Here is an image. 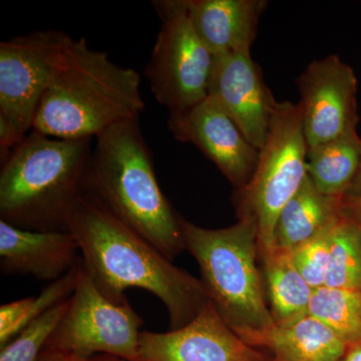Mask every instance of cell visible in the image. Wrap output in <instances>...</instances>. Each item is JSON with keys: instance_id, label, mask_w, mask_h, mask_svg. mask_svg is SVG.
<instances>
[{"instance_id": "1", "label": "cell", "mask_w": 361, "mask_h": 361, "mask_svg": "<svg viewBox=\"0 0 361 361\" xmlns=\"http://www.w3.org/2000/svg\"><path fill=\"white\" fill-rule=\"evenodd\" d=\"M68 230L77 241L90 279L111 302L128 300V289L148 291L167 308L170 330L184 327L210 302L201 279L173 264L90 195L78 201Z\"/></svg>"}, {"instance_id": "2", "label": "cell", "mask_w": 361, "mask_h": 361, "mask_svg": "<svg viewBox=\"0 0 361 361\" xmlns=\"http://www.w3.org/2000/svg\"><path fill=\"white\" fill-rule=\"evenodd\" d=\"M85 193L170 260L186 250L180 215L161 192L140 118L113 126L94 139Z\"/></svg>"}, {"instance_id": "3", "label": "cell", "mask_w": 361, "mask_h": 361, "mask_svg": "<svg viewBox=\"0 0 361 361\" xmlns=\"http://www.w3.org/2000/svg\"><path fill=\"white\" fill-rule=\"evenodd\" d=\"M141 77L116 65L84 37L71 40L47 87L33 132L56 139L94 140L118 123L140 118Z\"/></svg>"}, {"instance_id": "4", "label": "cell", "mask_w": 361, "mask_h": 361, "mask_svg": "<svg viewBox=\"0 0 361 361\" xmlns=\"http://www.w3.org/2000/svg\"><path fill=\"white\" fill-rule=\"evenodd\" d=\"M92 139L65 140L30 132L1 161L0 218L21 229L68 231L85 194Z\"/></svg>"}, {"instance_id": "5", "label": "cell", "mask_w": 361, "mask_h": 361, "mask_svg": "<svg viewBox=\"0 0 361 361\" xmlns=\"http://www.w3.org/2000/svg\"><path fill=\"white\" fill-rule=\"evenodd\" d=\"M186 250L201 271V281L218 312L238 334L274 326L259 267L257 230L238 220L222 229H208L180 216Z\"/></svg>"}, {"instance_id": "6", "label": "cell", "mask_w": 361, "mask_h": 361, "mask_svg": "<svg viewBox=\"0 0 361 361\" xmlns=\"http://www.w3.org/2000/svg\"><path fill=\"white\" fill-rule=\"evenodd\" d=\"M307 149L300 106L279 102L254 174L233 196L238 220L257 230L259 252L274 247L278 216L307 176Z\"/></svg>"}, {"instance_id": "7", "label": "cell", "mask_w": 361, "mask_h": 361, "mask_svg": "<svg viewBox=\"0 0 361 361\" xmlns=\"http://www.w3.org/2000/svg\"><path fill=\"white\" fill-rule=\"evenodd\" d=\"M73 37L39 30L0 44V149L1 161L32 130L47 87Z\"/></svg>"}, {"instance_id": "8", "label": "cell", "mask_w": 361, "mask_h": 361, "mask_svg": "<svg viewBox=\"0 0 361 361\" xmlns=\"http://www.w3.org/2000/svg\"><path fill=\"white\" fill-rule=\"evenodd\" d=\"M153 6L161 27L145 75L169 113L186 110L208 97L214 56L195 32L186 0H159Z\"/></svg>"}, {"instance_id": "9", "label": "cell", "mask_w": 361, "mask_h": 361, "mask_svg": "<svg viewBox=\"0 0 361 361\" xmlns=\"http://www.w3.org/2000/svg\"><path fill=\"white\" fill-rule=\"evenodd\" d=\"M142 325L129 301L114 303L99 291L80 257L77 286L68 310L44 349L137 361Z\"/></svg>"}, {"instance_id": "10", "label": "cell", "mask_w": 361, "mask_h": 361, "mask_svg": "<svg viewBox=\"0 0 361 361\" xmlns=\"http://www.w3.org/2000/svg\"><path fill=\"white\" fill-rule=\"evenodd\" d=\"M296 82L308 148L357 133V80L337 54L313 61Z\"/></svg>"}, {"instance_id": "11", "label": "cell", "mask_w": 361, "mask_h": 361, "mask_svg": "<svg viewBox=\"0 0 361 361\" xmlns=\"http://www.w3.org/2000/svg\"><path fill=\"white\" fill-rule=\"evenodd\" d=\"M168 128L176 140L200 149L235 190L251 180L259 151L210 97L186 110L169 113Z\"/></svg>"}, {"instance_id": "12", "label": "cell", "mask_w": 361, "mask_h": 361, "mask_svg": "<svg viewBox=\"0 0 361 361\" xmlns=\"http://www.w3.org/2000/svg\"><path fill=\"white\" fill-rule=\"evenodd\" d=\"M208 97L232 118L247 141L260 151L279 102L266 85L262 71L250 52L214 56Z\"/></svg>"}, {"instance_id": "13", "label": "cell", "mask_w": 361, "mask_h": 361, "mask_svg": "<svg viewBox=\"0 0 361 361\" xmlns=\"http://www.w3.org/2000/svg\"><path fill=\"white\" fill-rule=\"evenodd\" d=\"M221 317L210 301L191 322L168 332L142 331L137 361H267Z\"/></svg>"}, {"instance_id": "14", "label": "cell", "mask_w": 361, "mask_h": 361, "mask_svg": "<svg viewBox=\"0 0 361 361\" xmlns=\"http://www.w3.org/2000/svg\"><path fill=\"white\" fill-rule=\"evenodd\" d=\"M70 231L21 229L0 220V267L6 275H30L56 281L77 264L80 255Z\"/></svg>"}, {"instance_id": "15", "label": "cell", "mask_w": 361, "mask_h": 361, "mask_svg": "<svg viewBox=\"0 0 361 361\" xmlns=\"http://www.w3.org/2000/svg\"><path fill=\"white\" fill-rule=\"evenodd\" d=\"M195 32L213 56L250 52L266 0H186Z\"/></svg>"}, {"instance_id": "16", "label": "cell", "mask_w": 361, "mask_h": 361, "mask_svg": "<svg viewBox=\"0 0 361 361\" xmlns=\"http://www.w3.org/2000/svg\"><path fill=\"white\" fill-rule=\"evenodd\" d=\"M252 348L280 361H337L348 343L311 315L239 336Z\"/></svg>"}, {"instance_id": "17", "label": "cell", "mask_w": 361, "mask_h": 361, "mask_svg": "<svg viewBox=\"0 0 361 361\" xmlns=\"http://www.w3.org/2000/svg\"><path fill=\"white\" fill-rule=\"evenodd\" d=\"M342 199L320 193L306 176L278 216L273 248L294 251L329 229L343 214Z\"/></svg>"}, {"instance_id": "18", "label": "cell", "mask_w": 361, "mask_h": 361, "mask_svg": "<svg viewBox=\"0 0 361 361\" xmlns=\"http://www.w3.org/2000/svg\"><path fill=\"white\" fill-rule=\"evenodd\" d=\"M259 261L266 300L275 325L307 315L314 289L297 269L291 252L276 248L259 252Z\"/></svg>"}, {"instance_id": "19", "label": "cell", "mask_w": 361, "mask_h": 361, "mask_svg": "<svg viewBox=\"0 0 361 361\" xmlns=\"http://www.w3.org/2000/svg\"><path fill=\"white\" fill-rule=\"evenodd\" d=\"M360 169L361 137L357 133L307 149V177L327 196H345Z\"/></svg>"}, {"instance_id": "20", "label": "cell", "mask_w": 361, "mask_h": 361, "mask_svg": "<svg viewBox=\"0 0 361 361\" xmlns=\"http://www.w3.org/2000/svg\"><path fill=\"white\" fill-rule=\"evenodd\" d=\"M78 278V261L63 277L47 285L39 295L4 304L0 307V348L54 306L68 300L77 286Z\"/></svg>"}, {"instance_id": "21", "label": "cell", "mask_w": 361, "mask_h": 361, "mask_svg": "<svg viewBox=\"0 0 361 361\" xmlns=\"http://www.w3.org/2000/svg\"><path fill=\"white\" fill-rule=\"evenodd\" d=\"M308 315L329 327L346 343L361 339V289H314Z\"/></svg>"}, {"instance_id": "22", "label": "cell", "mask_w": 361, "mask_h": 361, "mask_svg": "<svg viewBox=\"0 0 361 361\" xmlns=\"http://www.w3.org/2000/svg\"><path fill=\"white\" fill-rule=\"evenodd\" d=\"M324 286L361 289V227L344 214L332 227Z\"/></svg>"}, {"instance_id": "23", "label": "cell", "mask_w": 361, "mask_h": 361, "mask_svg": "<svg viewBox=\"0 0 361 361\" xmlns=\"http://www.w3.org/2000/svg\"><path fill=\"white\" fill-rule=\"evenodd\" d=\"M68 300L54 306L49 312L26 326L0 351V361H37L52 332L68 308Z\"/></svg>"}, {"instance_id": "24", "label": "cell", "mask_w": 361, "mask_h": 361, "mask_svg": "<svg viewBox=\"0 0 361 361\" xmlns=\"http://www.w3.org/2000/svg\"><path fill=\"white\" fill-rule=\"evenodd\" d=\"M334 225L291 252L297 269L313 289L322 288L326 281Z\"/></svg>"}, {"instance_id": "25", "label": "cell", "mask_w": 361, "mask_h": 361, "mask_svg": "<svg viewBox=\"0 0 361 361\" xmlns=\"http://www.w3.org/2000/svg\"><path fill=\"white\" fill-rule=\"evenodd\" d=\"M37 361H125L116 356L99 355L94 356H80L63 351L44 349Z\"/></svg>"}, {"instance_id": "26", "label": "cell", "mask_w": 361, "mask_h": 361, "mask_svg": "<svg viewBox=\"0 0 361 361\" xmlns=\"http://www.w3.org/2000/svg\"><path fill=\"white\" fill-rule=\"evenodd\" d=\"M342 212L361 227V198L344 196L342 199Z\"/></svg>"}, {"instance_id": "27", "label": "cell", "mask_w": 361, "mask_h": 361, "mask_svg": "<svg viewBox=\"0 0 361 361\" xmlns=\"http://www.w3.org/2000/svg\"><path fill=\"white\" fill-rule=\"evenodd\" d=\"M337 361H361V339L348 343L345 353Z\"/></svg>"}, {"instance_id": "28", "label": "cell", "mask_w": 361, "mask_h": 361, "mask_svg": "<svg viewBox=\"0 0 361 361\" xmlns=\"http://www.w3.org/2000/svg\"><path fill=\"white\" fill-rule=\"evenodd\" d=\"M345 196L350 197H358L361 198V169L360 173H358L357 177L351 185L350 189L348 190V194Z\"/></svg>"}, {"instance_id": "29", "label": "cell", "mask_w": 361, "mask_h": 361, "mask_svg": "<svg viewBox=\"0 0 361 361\" xmlns=\"http://www.w3.org/2000/svg\"><path fill=\"white\" fill-rule=\"evenodd\" d=\"M267 361H280V360H273V358H270V360H267Z\"/></svg>"}]
</instances>
